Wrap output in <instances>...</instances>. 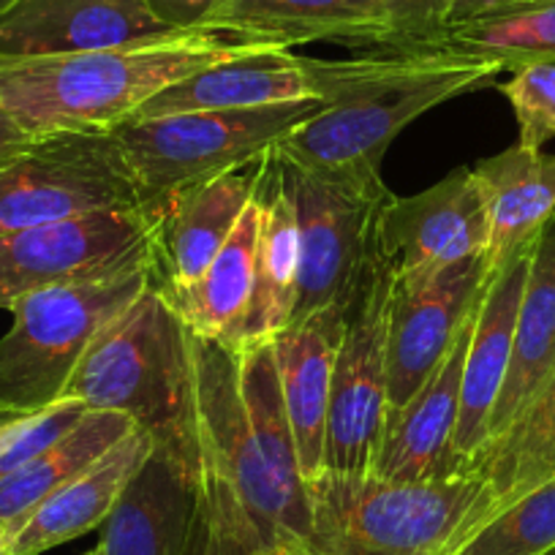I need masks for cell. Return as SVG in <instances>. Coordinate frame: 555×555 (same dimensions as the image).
<instances>
[{
    "mask_svg": "<svg viewBox=\"0 0 555 555\" xmlns=\"http://www.w3.org/2000/svg\"><path fill=\"white\" fill-rule=\"evenodd\" d=\"M324 109L275 147L324 172L376 178L405 126L444 101L495 82L499 61L441 47H382L346 61L302 57Z\"/></svg>",
    "mask_w": 555,
    "mask_h": 555,
    "instance_id": "1",
    "label": "cell"
},
{
    "mask_svg": "<svg viewBox=\"0 0 555 555\" xmlns=\"http://www.w3.org/2000/svg\"><path fill=\"white\" fill-rule=\"evenodd\" d=\"M267 47L196 28L82 55L0 57V104L36 139L112 133L180 79Z\"/></svg>",
    "mask_w": 555,
    "mask_h": 555,
    "instance_id": "2",
    "label": "cell"
},
{
    "mask_svg": "<svg viewBox=\"0 0 555 555\" xmlns=\"http://www.w3.org/2000/svg\"><path fill=\"white\" fill-rule=\"evenodd\" d=\"M66 398L82 400L90 411L128 416L158 444L199 455L191 330L156 278L95 335Z\"/></svg>",
    "mask_w": 555,
    "mask_h": 555,
    "instance_id": "3",
    "label": "cell"
},
{
    "mask_svg": "<svg viewBox=\"0 0 555 555\" xmlns=\"http://www.w3.org/2000/svg\"><path fill=\"white\" fill-rule=\"evenodd\" d=\"M311 555H457L493 517L479 474L392 482L322 472L308 482Z\"/></svg>",
    "mask_w": 555,
    "mask_h": 555,
    "instance_id": "4",
    "label": "cell"
},
{
    "mask_svg": "<svg viewBox=\"0 0 555 555\" xmlns=\"http://www.w3.org/2000/svg\"><path fill=\"white\" fill-rule=\"evenodd\" d=\"M153 267L50 286L14 302L0 338V416H28L66 398V387L95 335L147 286Z\"/></svg>",
    "mask_w": 555,
    "mask_h": 555,
    "instance_id": "5",
    "label": "cell"
},
{
    "mask_svg": "<svg viewBox=\"0 0 555 555\" xmlns=\"http://www.w3.org/2000/svg\"><path fill=\"white\" fill-rule=\"evenodd\" d=\"M324 109L322 99L250 109L180 112L126 120L112 131L145 205L223 172L250 167Z\"/></svg>",
    "mask_w": 555,
    "mask_h": 555,
    "instance_id": "6",
    "label": "cell"
},
{
    "mask_svg": "<svg viewBox=\"0 0 555 555\" xmlns=\"http://www.w3.org/2000/svg\"><path fill=\"white\" fill-rule=\"evenodd\" d=\"M300 240V292L292 324L333 306H346L365 267L382 212L392 199L382 175L324 172L275 151Z\"/></svg>",
    "mask_w": 555,
    "mask_h": 555,
    "instance_id": "7",
    "label": "cell"
},
{
    "mask_svg": "<svg viewBox=\"0 0 555 555\" xmlns=\"http://www.w3.org/2000/svg\"><path fill=\"white\" fill-rule=\"evenodd\" d=\"M395 278L382 245V223L344 311L333 365L324 472L367 474L387 414V346Z\"/></svg>",
    "mask_w": 555,
    "mask_h": 555,
    "instance_id": "8",
    "label": "cell"
},
{
    "mask_svg": "<svg viewBox=\"0 0 555 555\" xmlns=\"http://www.w3.org/2000/svg\"><path fill=\"white\" fill-rule=\"evenodd\" d=\"M147 207L112 133H50L0 167V237Z\"/></svg>",
    "mask_w": 555,
    "mask_h": 555,
    "instance_id": "9",
    "label": "cell"
},
{
    "mask_svg": "<svg viewBox=\"0 0 555 555\" xmlns=\"http://www.w3.org/2000/svg\"><path fill=\"white\" fill-rule=\"evenodd\" d=\"M151 207L90 212L0 237V308L50 286L153 267Z\"/></svg>",
    "mask_w": 555,
    "mask_h": 555,
    "instance_id": "10",
    "label": "cell"
},
{
    "mask_svg": "<svg viewBox=\"0 0 555 555\" xmlns=\"http://www.w3.org/2000/svg\"><path fill=\"white\" fill-rule=\"evenodd\" d=\"M191 351L199 447L210 452L212 461L237 490L245 512L259 531L261 547L289 542L284 509L250 430L248 409L240 389L237 349L223 340L191 333Z\"/></svg>",
    "mask_w": 555,
    "mask_h": 555,
    "instance_id": "11",
    "label": "cell"
},
{
    "mask_svg": "<svg viewBox=\"0 0 555 555\" xmlns=\"http://www.w3.org/2000/svg\"><path fill=\"white\" fill-rule=\"evenodd\" d=\"M382 245L400 286L425 284L461 261L485 256L488 212L472 167L414 196H392L382 212Z\"/></svg>",
    "mask_w": 555,
    "mask_h": 555,
    "instance_id": "12",
    "label": "cell"
},
{
    "mask_svg": "<svg viewBox=\"0 0 555 555\" xmlns=\"http://www.w3.org/2000/svg\"><path fill=\"white\" fill-rule=\"evenodd\" d=\"M485 256L461 261L425 284L395 286L387 346V409L409 403L455 344L485 284Z\"/></svg>",
    "mask_w": 555,
    "mask_h": 555,
    "instance_id": "13",
    "label": "cell"
},
{
    "mask_svg": "<svg viewBox=\"0 0 555 555\" xmlns=\"http://www.w3.org/2000/svg\"><path fill=\"white\" fill-rule=\"evenodd\" d=\"M531 250L533 243H528L506 264H501L488 278L477 300L472 340H468L466 365H463L461 411H457L455 436H452V457L461 474L472 472V463L488 444L490 420H493L495 403L509 373L517 308L526 289Z\"/></svg>",
    "mask_w": 555,
    "mask_h": 555,
    "instance_id": "14",
    "label": "cell"
},
{
    "mask_svg": "<svg viewBox=\"0 0 555 555\" xmlns=\"http://www.w3.org/2000/svg\"><path fill=\"white\" fill-rule=\"evenodd\" d=\"M259 162L237 172L207 178L147 205L156 216L153 275L164 292L191 286L216 259L254 199Z\"/></svg>",
    "mask_w": 555,
    "mask_h": 555,
    "instance_id": "15",
    "label": "cell"
},
{
    "mask_svg": "<svg viewBox=\"0 0 555 555\" xmlns=\"http://www.w3.org/2000/svg\"><path fill=\"white\" fill-rule=\"evenodd\" d=\"M474 311L420 392L400 409H387L371 466L373 477L392 482H425L461 474L452 457V436L461 411L463 365L472 340Z\"/></svg>",
    "mask_w": 555,
    "mask_h": 555,
    "instance_id": "16",
    "label": "cell"
},
{
    "mask_svg": "<svg viewBox=\"0 0 555 555\" xmlns=\"http://www.w3.org/2000/svg\"><path fill=\"white\" fill-rule=\"evenodd\" d=\"M180 34L145 0H20L0 14V57H57Z\"/></svg>",
    "mask_w": 555,
    "mask_h": 555,
    "instance_id": "17",
    "label": "cell"
},
{
    "mask_svg": "<svg viewBox=\"0 0 555 555\" xmlns=\"http://www.w3.org/2000/svg\"><path fill=\"white\" fill-rule=\"evenodd\" d=\"M199 501V455L153 447L101 526L104 555H183Z\"/></svg>",
    "mask_w": 555,
    "mask_h": 555,
    "instance_id": "18",
    "label": "cell"
},
{
    "mask_svg": "<svg viewBox=\"0 0 555 555\" xmlns=\"http://www.w3.org/2000/svg\"><path fill=\"white\" fill-rule=\"evenodd\" d=\"M202 28L281 50L317 41L360 52L395 47L384 0H218Z\"/></svg>",
    "mask_w": 555,
    "mask_h": 555,
    "instance_id": "19",
    "label": "cell"
},
{
    "mask_svg": "<svg viewBox=\"0 0 555 555\" xmlns=\"http://www.w3.org/2000/svg\"><path fill=\"white\" fill-rule=\"evenodd\" d=\"M344 311L346 306L324 308L302 322L289 324L272 338L278 376L306 482L324 472L333 365L344 333Z\"/></svg>",
    "mask_w": 555,
    "mask_h": 555,
    "instance_id": "20",
    "label": "cell"
},
{
    "mask_svg": "<svg viewBox=\"0 0 555 555\" xmlns=\"http://www.w3.org/2000/svg\"><path fill=\"white\" fill-rule=\"evenodd\" d=\"M156 439L131 428L117 444L88 468L68 479L61 490L41 501L12 531V555H41L47 550L85 537L104 526L133 474L151 457Z\"/></svg>",
    "mask_w": 555,
    "mask_h": 555,
    "instance_id": "21",
    "label": "cell"
},
{
    "mask_svg": "<svg viewBox=\"0 0 555 555\" xmlns=\"http://www.w3.org/2000/svg\"><path fill=\"white\" fill-rule=\"evenodd\" d=\"M313 99H319V93L302 55L267 47L180 79L139 106L128 120H147V117L180 115V112L250 109V106Z\"/></svg>",
    "mask_w": 555,
    "mask_h": 555,
    "instance_id": "22",
    "label": "cell"
},
{
    "mask_svg": "<svg viewBox=\"0 0 555 555\" xmlns=\"http://www.w3.org/2000/svg\"><path fill=\"white\" fill-rule=\"evenodd\" d=\"M254 196L259 202L254 292H250V306L237 344L275 338L281 330L289 327L292 317H295L297 292H300L297 218L289 194H286L275 147L261 156Z\"/></svg>",
    "mask_w": 555,
    "mask_h": 555,
    "instance_id": "23",
    "label": "cell"
},
{
    "mask_svg": "<svg viewBox=\"0 0 555 555\" xmlns=\"http://www.w3.org/2000/svg\"><path fill=\"white\" fill-rule=\"evenodd\" d=\"M240 389H243L245 409H248L250 430L261 452L267 474L272 479L281 509H284L286 537L289 542L308 547L311 542V499L308 482L302 477L297 441L292 434L289 411L284 403V389L278 376L275 349L272 338L237 344Z\"/></svg>",
    "mask_w": 555,
    "mask_h": 555,
    "instance_id": "24",
    "label": "cell"
},
{
    "mask_svg": "<svg viewBox=\"0 0 555 555\" xmlns=\"http://www.w3.org/2000/svg\"><path fill=\"white\" fill-rule=\"evenodd\" d=\"M472 169L488 212L485 270L493 275L555 216V156L517 142Z\"/></svg>",
    "mask_w": 555,
    "mask_h": 555,
    "instance_id": "25",
    "label": "cell"
},
{
    "mask_svg": "<svg viewBox=\"0 0 555 555\" xmlns=\"http://www.w3.org/2000/svg\"><path fill=\"white\" fill-rule=\"evenodd\" d=\"M555 373V216L533 240L526 289L517 308L509 373L490 420L488 444L517 420ZM485 444V447H488ZM482 447V450H485ZM474 466V463H472Z\"/></svg>",
    "mask_w": 555,
    "mask_h": 555,
    "instance_id": "26",
    "label": "cell"
},
{
    "mask_svg": "<svg viewBox=\"0 0 555 555\" xmlns=\"http://www.w3.org/2000/svg\"><path fill=\"white\" fill-rule=\"evenodd\" d=\"M256 237H259V202L254 196L199 281L178 292L162 289L194 335L232 346L237 344L254 292Z\"/></svg>",
    "mask_w": 555,
    "mask_h": 555,
    "instance_id": "27",
    "label": "cell"
},
{
    "mask_svg": "<svg viewBox=\"0 0 555 555\" xmlns=\"http://www.w3.org/2000/svg\"><path fill=\"white\" fill-rule=\"evenodd\" d=\"M137 425L115 411H88L66 436L0 479V522L20 526L41 501L88 468Z\"/></svg>",
    "mask_w": 555,
    "mask_h": 555,
    "instance_id": "28",
    "label": "cell"
},
{
    "mask_svg": "<svg viewBox=\"0 0 555 555\" xmlns=\"http://www.w3.org/2000/svg\"><path fill=\"white\" fill-rule=\"evenodd\" d=\"M472 472L488 485L493 515L528 490L555 482V373L515 423L479 452Z\"/></svg>",
    "mask_w": 555,
    "mask_h": 555,
    "instance_id": "29",
    "label": "cell"
},
{
    "mask_svg": "<svg viewBox=\"0 0 555 555\" xmlns=\"http://www.w3.org/2000/svg\"><path fill=\"white\" fill-rule=\"evenodd\" d=\"M434 47L490 57L506 72L533 61H555V0L493 17L452 23Z\"/></svg>",
    "mask_w": 555,
    "mask_h": 555,
    "instance_id": "30",
    "label": "cell"
},
{
    "mask_svg": "<svg viewBox=\"0 0 555 555\" xmlns=\"http://www.w3.org/2000/svg\"><path fill=\"white\" fill-rule=\"evenodd\" d=\"M261 539L237 490L199 447V501L183 555H259Z\"/></svg>",
    "mask_w": 555,
    "mask_h": 555,
    "instance_id": "31",
    "label": "cell"
},
{
    "mask_svg": "<svg viewBox=\"0 0 555 555\" xmlns=\"http://www.w3.org/2000/svg\"><path fill=\"white\" fill-rule=\"evenodd\" d=\"M555 550V482L495 512L457 555H550Z\"/></svg>",
    "mask_w": 555,
    "mask_h": 555,
    "instance_id": "32",
    "label": "cell"
},
{
    "mask_svg": "<svg viewBox=\"0 0 555 555\" xmlns=\"http://www.w3.org/2000/svg\"><path fill=\"white\" fill-rule=\"evenodd\" d=\"M88 411L82 400L66 398L39 414L0 416V479L55 444Z\"/></svg>",
    "mask_w": 555,
    "mask_h": 555,
    "instance_id": "33",
    "label": "cell"
},
{
    "mask_svg": "<svg viewBox=\"0 0 555 555\" xmlns=\"http://www.w3.org/2000/svg\"><path fill=\"white\" fill-rule=\"evenodd\" d=\"M501 93L512 104L520 126V145L542 151L547 139L555 137V61H533L515 68Z\"/></svg>",
    "mask_w": 555,
    "mask_h": 555,
    "instance_id": "34",
    "label": "cell"
},
{
    "mask_svg": "<svg viewBox=\"0 0 555 555\" xmlns=\"http://www.w3.org/2000/svg\"><path fill=\"white\" fill-rule=\"evenodd\" d=\"M466 0H384L395 34V50L403 47H434Z\"/></svg>",
    "mask_w": 555,
    "mask_h": 555,
    "instance_id": "35",
    "label": "cell"
},
{
    "mask_svg": "<svg viewBox=\"0 0 555 555\" xmlns=\"http://www.w3.org/2000/svg\"><path fill=\"white\" fill-rule=\"evenodd\" d=\"M218 0H145L153 17L169 30H196L216 9Z\"/></svg>",
    "mask_w": 555,
    "mask_h": 555,
    "instance_id": "36",
    "label": "cell"
},
{
    "mask_svg": "<svg viewBox=\"0 0 555 555\" xmlns=\"http://www.w3.org/2000/svg\"><path fill=\"white\" fill-rule=\"evenodd\" d=\"M34 139L36 137H30V133L14 120L12 112L0 104V167L7 162H12L17 153H23Z\"/></svg>",
    "mask_w": 555,
    "mask_h": 555,
    "instance_id": "37",
    "label": "cell"
},
{
    "mask_svg": "<svg viewBox=\"0 0 555 555\" xmlns=\"http://www.w3.org/2000/svg\"><path fill=\"white\" fill-rule=\"evenodd\" d=\"M531 3H542V0H466V7L461 9L452 23H466V20H479V17H493V14L515 12V9L531 7Z\"/></svg>",
    "mask_w": 555,
    "mask_h": 555,
    "instance_id": "38",
    "label": "cell"
},
{
    "mask_svg": "<svg viewBox=\"0 0 555 555\" xmlns=\"http://www.w3.org/2000/svg\"><path fill=\"white\" fill-rule=\"evenodd\" d=\"M259 555H311V550L297 542H278L272 547H261Z\"/></svg>",
    "mask_w": 555,
    "mask_h": 555,
    "instance_id": "39",
    "label": "cell"
},
{
    "mask_svg": "<svg viewBox=\"0 0 555 555\" xmlns=\"http://www.w3.org/2000/svg\"><path fill=\"white\" fill-rule=\"evenodd\" d=\"M0 555H12V531L0 522Z\"/></svg>",
    "mask_w": 555,
    "mask_h": 555,
    "instance_id": "40",
    "label": "cell"
},
{
    "mask_svg": "<svg viewBox=\"0 0 555 555\" xmlns=\"http://www.w3.org/2000/svg\"><path fill=\"white\" fill-rule=\"evenodd\" d=\"M14 3H20V0H0V14H7Z\"/></svg>",
    "mask_w": 555,
    "mask_h": 555,
    "instance_id": "41",
    "label": "cell"
},
{
    "mask_svg": "<svg viewBox=\"0 0 555 555\" xmlns=\"http://www.w3.org/2000/svg\"><path fill=\"white\" fill-rule=\"evenodd\" d=\"M85 555H104V550H101V544H95V547L88 550V553H85Z\"/></svg>",
    "mask_w": 555,
    "mask_h": 555,
    "instance_id": "42",
    "label": "cell"
},
{
    "mask_svg": "<svg viewBox=\"0 0 555 555\" xmlns=\"http://www.w3.org/2000/svg\"><path fill=\"white\" fill-rule=\"evenodd\" d=\"M550 555H555V550H553V553H550Z\"/></svg>",
    "mask_w": 555,
    "mask_h": 555,
    "instance_id": "43",
    "label": "cell"
}]
</instances>
